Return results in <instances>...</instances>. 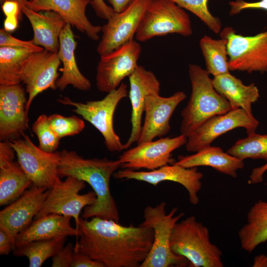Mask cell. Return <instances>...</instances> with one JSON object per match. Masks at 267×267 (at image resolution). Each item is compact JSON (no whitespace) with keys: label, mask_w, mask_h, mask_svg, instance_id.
I'll return each instance as SVG.
<instances>
[{"label":"cell","mask_w":267,"mask_h":267,"mask_svg":"<svg viewBox=\"0 0 267 267\" xmlns=\"http://www.w3.org/2000/svg\"><path fill=\"white\" fill-rule=\"evenodd\" d=\"M74 251L102 264L104 267H140L153 244L150 227L125 226L112 220L80 219Z\"/></svg>","instance_id":"6da1fadb"},{"label":"cell","mask_w":267,"mask_h":267,"mask_svg":"<svg viewBox=\"0 0 267 267\" xmlns=\"http://www.w3.org/2000/svg\"><path fill=\"white\" fill-rule=\"evenodd\" d=\"M58 175L60 178L72 176L87 182L96 195V200L84 209L81 217H93L119 221L117 204L110 189V181L114 173L121 168L119 159L85 158L76 152L63 149L59 152Z\"/></svg>","instance_id":"7a4b0ae2"},{"label":"cell","mask_w":267,"mask_h":267,"mask_svg":"<svg viewBox=\"0 0 267 267\" xmlns=\"http://www.w3.org/2000/svg\"><path fill=\"white\" fill-rule=\"evenodd\" d=\"M188 74L191 93L186 106L181 112L180 132L186 137L210 118L225 114L232 109L228 101L215 89L206 70L190 64Z\"/></svg>","instance_id":"3957f363"},{"label":"cell","mask_w":267,"mask_h":267,"mask_svg":"<svg viewBox=\"0 0 267 267\" xmlns=\"http://www.w3.org/2000/svg\"><path fill=\"white\" fill-rule=\"evenodd\" d=\"M170 247L186 258L192 267H223L222 252L212 243L208 228L194 216L177 222L171 232Z\"/></svg>","instance_id":"277c9868"},{"label":"cell","mask_w":267,"mask_h":267,"mask_svg":"<svg viewBox=\"0 0 267 267\" xmlns=\"http://www.w3.org/2000/svg\"><path fill=\"white\" fill-rule=\"evenodd\" d=\"M166 203L163 201L153 207L148 206L143 211L142 225L151 227L154 231V240L151 249L140 267H185L189 262L183 257L175 255L170 247V239L175 224L185 214L177 216V207L167 214Z\"/></svg>","instance_id":"5b68a950"},{"label":"cell","mask_w":267,"mask_h":267,"mask_svg":"<svg viewBox=\"0 0 267 267\" xmlns=\"http://www.w3.org/2000/svg\"><path fill=\"white\" fill-rule=\"evenodd\" d=\"M127 85L123 83L108 92L101 100L77 102L68 97L57 99L60 104L74 107L73 111L98 130L104 138L105 146L112 152L125 150L120 137L114 129V115L120 101L128 96Z\"/></svg>","instance_id":"8992f818"},{"label":"cell","mask_w":267,"mask_h":267,"mask_svg":"<svg viewBox=\"0 0 267 267\" xmlns=\"http://www.w3.org/2000/svg\"><path fill=\"white\" fill-rule=\"evenodd\" d=\"M170 34L192 35L189 15L171 0H152L137 30L136 39L144 42L156 36Z\"/></svg>","instance_id":"52a82bcc"},{"label":"cell","mask_w":267,"mask_h":267,"mask_svg":"<svg viewBox=\"0 0 267 267\" xmlns=\"http://www.w3.org/2000/svg\"><path fill=\"white\" fill-rule=\"evenodd\" d=\"M227 40L229 71L264 73L267 71V30L253 36L237 34L231 27L221 32Z\"/></svg>","instance_id":"ba28073f"},{"label":"cell","mask_w":267,"mask_h":267,"mask_svg":"<svg viewBox=\"0 0 267 267\" xmlns=\"http://www.w3.org/2000/svg\"><path fill=\"white\" fill-rule=\"evenodd\" d=\"M85 186L84 181L75 177L68 176L64 181L58 177L34 219L49 214L70 216L74 218L79 231L82 210L94 204L97 198L93 191L79 194Z\"/></svg>","instance_id":"9c48e42d"},{"label":"cell","mask_w":267,"mask_h":267,"mask_svg":"<svg viewBox=\"0 0 267 267\" xmlns=\"http://www.w3.org/2000/svg\"><path fill=\"white\" fill-rule=\"evenodd\" d=\"M10 142L19 164L33 184L51 189L59 177V152L49 153L42 150L25 134Z\"/></svg>","instance_id":"30bf717a"},{"label":"cell","mask_w":267,"mask_h":267,"mask_svg":"<svg viewBox=\"0 0 267 267\" xmlns=\"http://www.w3.org/2000/svg\"><path fill=\"white\" fill-rule=\"evenodd\" d=\"M259 122L253 115L241 108L231 109L214 116L200 125L189 135L185 144L189 152H196L209 146L220 135L237 128H243L249 135L255 133Z\"/></svg>","instance_id":"8fae6325"},{"label":"cell","mask_w":267,"mask_h":267,"mask_svg":"<svg viewBox=\"0 0 267 267\" xmlns=\"http://www.w3.org/2000/svg\"><path fill=\"white\" fill-rule=\"evenodd\" d=\"M141 51L140 44L133 40L100 55L96 75L98 90L108 93L117 89L124 79L129 77L136 69Z\"/></svg>","instance_id":"7c38bea8"},{"label":"cell","mask_w":267,"mask_h":267,"mask_svg":"<svg viewBox=\"0 0 267 267\" xmlns=\"http://www.w3.org/2000/svg\"><path fill=\"white\" fill-rule=\"evenodd\" d=\"M187 140V137L180 134L172 138L161 137L137 144L119 156L122 164L120 168L151 171L172 164L175 161L172 158V152L185 144Z\"/></svg>","instance_id":"4fadbf2b"},{"label":"cell","mask_w":267,"mask_h":267,"mask_svg":"<svg viewBox=\"0 0 267 267\" xmlns=\"http://www.w3.org/2000/svg\"><path fill=\"white\" fill-rule=\"evenodd\" d=\"M152 0H136L125 10L115 12L102 26V36L96 50L109 53L133 40L143 16Z\"/></svg>","instance_id":"5bb4252c"},{"label":"cell","mask_w":267,"mask_h":267,"mask_svg":"<svg viewBox=\"0 0 267 267\" xmlns=\"http://www.w3.org/2000/svg\"><path fill=\"white\" fill-rule=\"evenodd\" d=\"M113 177L117 179L144 181L155 186L165 181L178 183L187 190L190 203L196 205L199 202L198 193L202 187L203 174L197 167L187 168L172 164L149 171L122 169L116 171Z\"/></svg>","instance_id":"9a60e30c"},{"label":"cell","mask_w":267,"mask_h":267,"mask_svg":"<svg viewBox=\"0 0 267 267\" xmlns=\"http://www.w3.org/2000/svg\"><path fill=\"white\" fill-rule=\"evenodd\" d=\"M60 63L57 53L45 49L33 52L24 62L20 80L28 94V112L37 95L48 89H57L56 82L59 76L58 69Z\"/></svg>","instance_id":"2e32d148"},{"label":"cell","mask_w":267,"mask_h":267,"mask_svg":"<svg viewBox=\"0 0 267 267\" xmlns=\"http://www.w3.org/2000/svg\"><path fill=\"white\" fill-rule=\"evenodd\" d=\"M26 92L20 83L0 85V141H10L25 135L29 120Z\"/></svg>","instance_id":"e0dca14e"},{"label":"cell","mask_w":267,"mask_h":267,"mask_svg":"<svg viewBox=\"0 0 267 267\" xmlns=\"http://www.w3.org/2000/svg\"><path fill=\"white\" fill-rule=\"evenodd\" d=\"M186 98V94L179 91L169 97L159 93L147 96L144 111L145 119L137 144L153 140L166 135L170 131V119L178 104Z\"/></svg>","instance_id":"ac0fdd59"},{"label":"cell","mask_w":267,"mask_h":267,"mask_svg":"<svg viewBox=\"0 0 267 267\" xmlns=\"http://www.w3.org/2000/svg\"><path fill=\"white\" fill-rule=\"evenodd\" d=\"M50 190L33 184L20 197L0 211V227L17 237L31 223Z\"/></svg>","instance_id":"d6986e66"},{"label":"cell","mask_w":267,"mask_h":267,"mask_svg":"<svg viewBox=\"0 0 267 267\" xmlns=\"http://www.w3.org/2000/svg\"><path fill=\"white\" fill-rule=\"evenodd\" d=\"M129 78V96L132 106V130L127 142L124 144L125 149H128L135 142H137L139 139L147 96L152 93H159L160 90V83L155 74L141 65H137Z\"/></svg>","instance_id":"ffe728a7"},{"label":"cell","mask_w":267,"mask_h":267,"mask_svg":"<svg viewBox=\"0 0 267 267\" xmlns=\"http://www.w3.org/2000/svg\"><path fill=\"white\" fill-rule=\"evenodd\" d=\"M92 0H32L25 6L37 11H53L60 15L71 25L86 34L90 39L97 41L102 26H94L86 16L87 6Z\"/></svg>","instance_id":"44dd1931"},{"label":"cell","mask_w":267,"mask_h":267,"mask_svg":"<svg viewBox=\"0 0 267 267\" xmlns=\"http://www.w3.org/2000/svg\"><path fill=\"white\" fill-rule=\"evenodd\" d=\"M59 49L57 54L63 64L59 69L62 75L56 82V89L64 90L68 86L82 91H88L91 88L90 81L80 72L75 56L77 42L71 29V25L67 23L59 36Z\"/></svg>","instance_id":"7402d4cb"},{"label":"cell","mask_w":267,"mask_h":267,"mask_svg":"<svg viewBox=\"0 0 267 267\" xmlns=\"http://www.w3.org/2000/svg\"><path fill=\"white\" fill-rule=\"evenodd\" d=\"M22 11L33 28L34 43L44 49L57 53L59 36L67 23L65 20L53 11L37 12L24 6Z\"/></svg>","instance_id":"603a6c76"},{"label":"cell","mask_w":267,"mask_h":267,"mask_svg":"<svg viewBox=\"0 0 267 267\" xmlns=\"http://www.w3.org/2000/svg\"><path fill=\"white\" fill-rule=\"evenodd\" d=\"M71 218L70 216L49 214L34 220L17 235L16 247L36 240L60 236H76L77 240L79 231L71 226Z\"/></svg>","instance_id":"cb8c5ba5"},{"label":"cell","mask_w":267,"mask_h":267,"mask_svg":"<svg viewBox=\"0 0 267 267\" xmlns=\"http://www.w3.org/2000/svg\"><path fill=\"white\" fill-rule=\"evenodd\" d=\"M173 164L187 168L211 167L218 172L233 178L237 177V171L244 166L243 160L224 152L219 147L211 145L192 155H180L178 160Z\"/></svg>","instance_id":"d4e9b609"},{"label":"cell","mask_w":267,"mask_h":267,"mask_svg":"<svg viewBox=\"0 0 267 267\" xmlns=\"http://www.w3.org/2000/svg\"><path fill=\"white\" fill-rule=\"evenodd\" d=\"M212 81L216 90L228 101L232 109L241 108L253 114L252 105L260 97L259 89L255 84L245 85L230 73L214 76Z\"/></svg>","instance_id":"484cf974"},{"label":"cell","mask_w":267,"mask_h":267,"mask_svg":"<svg viewBox=\"0 0 267 267\" xmlns=\"http://www.w3.org/2000/svg\"><path fill=\"white\" fill-rule=\"evenodd\" d=\"M238 237L241 248L249 254L267 241V201L259 200L251 207Z\"/></svg>","instance_id":"4316f807"},{"label":"cell","mask_w":267,"mask_h":267,"mask_svg":"<svg viewBox=\"0 0 267 267\" xmlns=\"http://www.w3.org/2000/svg\"><path fill=\"white\" fill-rule=\"evenodd\" d=\"M32 185L18 161L0 167V206L15 201Z\"/></svg>","instance_id":"83f0119b"},{"label":"cell","mask_w":267,"mask_h":267,"mask_svg":"<svg viewBox=\"0 0 267 267\" xmlns=\"http://www.w3.org/2000/svg\"><path fill=\"white\" fill-rule=\"evenodd\" d=\"M35 52L37 51L27 48L0 47V85L20 83V73L23 63Z\"/></svg>","instance_id":"f1b7e54d"},{"label":"cell","mask_w":267,"mask_h":267,"mask_svg":"<svg viewBox=\"0 0 267 267\" xmlns=\"http://www.w3.org/2000/svg\"><path fill=\"white\" fill-rule=\"evenodd\" d=\"M67 236L32 241L16 247L15 256L28 258L30 267H40L49 258L53 257L65 245Z\"/></svg>","instance_id":"f546056e"},{"label":"cell","mask_w":267,"mask_h":267,"mask_svg":"<svg viewBox=\"0 0 267 267\" xmlns=\"http://www.w3.org/2000/svg\"><path fill=\"white\" fill-rule=\"evenodd\" d=\"M227 44L226 39L215 40L208 36H204L200 41L206 70L214 77L229 73Z\"/></svg>","instance_id":"4dcf8cb0"},{"label":"cell","mask_w":267,"mask_h":267,"mask_svg":"<svg viewBox=\"0 0 267 267\" xmlns=\"http://www.w3.org/2000/svg\"><path fill=\"white\" fill-rule=\"evenodd\" d=\"M227 153L241 160L264 159L267 162V134L256 133L237 140Z\"/></svg>","instance_id":"1f68e13d"},{"label":"cell","mask_w":267,"mask_h":267,"mask_svg":"<svg viewBox=\"0 0 267 267\" xmlns=\"http://www.w3.org/2000/svg\"><path fill=\"white\" fill-rule=\"evenodd\" d=\"M32 129L38 137V147L41 149L49 153L55 152L60 139L51 128L48 116L44 114L40 115L33 124Z\"/></svg>","instance_id":"d6a6232c"},{"label":"cell","mask_w":267,"mask_h":267,"mask_svg":"<svg viewBox=\"0 0 267 267\" xmlns=\"http://www.w3.org/2000/svg\"><path fill=\"white\" fill-rule=\"evenodd\" d=\"M178 5L190 11L197 16L215 34L221 30V22L219 18L214 16L207 7L208 0H171Z\"/></svg>","instance_id":"836d02e7"},{"label":"cell","mask_w":267,"mask_h":267,"mask_svg":"<svg viewBox=\"0 0 267 267\" xmlns=\"http://www.w3.org/2000/svg\"><path fill=\"white\" fill-rule=\"evenodd\" d=\"M51 128L60 138L79 134L84 129V121L75 115L65 117L58 114L48 116Z\"/></svg>","instance_id":"e575fe53"},{"label":"cell","mask_w":267,"mask_h":267,"mask_svg":"<svg viewBox=\"0 0 267 267\" xmlns=\"http://www.w3.org/2000/svg\"><path fill=\"white\" fill-rule=\"evenodd\" d=\"M11 46L27 48L36 51H41L44 49L41 46L36 45L33 40L23 41L13 37L10 33L3 28L0 30V47Z\"/></svg>","instance_id":"d590c367"},{"label":"cell","mask_w":267,"mask_h":267,"mask_svg":"<svg viewBox=\"0 0 267 267\" xmlns=\"http://www.w3.org/2000/svg\"><path fill=\"white\" fill-rule=\"evenodd\" d=\"M75 245L70 242L64 246L52 258V267H70Z\"/></svg>","instance_id":"8d00e7d4"},{"label":"cell","mask_w":267,"mask_h":267,"mask_svg":"<svg viewBox=\"0 0 267 267\" xmlns=\"http://www.w3.org/2000/svg\"><path fill=\"white\" fill-rule=\"evenodd\" d=\"M230 7L229 14L231 15L237 14L246 9H262L267 11V0H261L253 2H247L243 0H236L229 2Z\"/></svg>","instance_id":"74e56055"},{"label":"cell","mask_w":267,"mask_h":267,"mask_svg":"<svg viewBox=\"0 0 267 267\" xmlns=\"http://www.w3.org/2000/svg\"><path fill=\"white\" fill-rule=\"evenodd\" d=\"M16 237L5 229L0 227V255H8L15 248Z\"/></svg>","instance_id":"f35d334b"},{"label":"cell","mask_w":267,"mask_h":267,"mask_svg":"<svg viewBox=\"0 0 267 267\" xmlns=\"http://www.w3.org/2000/svg\"><path fill=\"white\" fill-rule=\"evenodd\" d=\"M71 267H104L101 263L94 260L79 252H75L73 255Z\"/></svg>","instance_id":"ab89813d"},{"label":"cell","mask_w":267,"mask_h":267,"mask_svg":"<svg viewBox=\"0 0 267 267\" xmlns=\"http://www.w3.org/2000/svg\"><path fill=\"white\" fill-rule=\"evenodd\" d=\"M15 151L9 140L0 142V167L6 166L14 161Z\"/></svg>","instance_id":"60d3db41"},{"label":"cell","mask_w":267,"mask_h":267,"mask_svg":"<svg viewBox=\"0 0 267 267\" xmlns=\"http://www.w3.org/2000/svg\"><path fill=\"white\" fill-rule=\"evenodd\" d=\"M1 2V8L5 17H16L22 19V11L19 3L12 0H5Z\"/></svg>","instance_id":"b9f144b4"},{"label":"cell","mask_w":267,"mask_h":267,"mask_svg":"<svg viewBox=\"0 0 267 267\" xmlns=\"http://www.w3.org/2000/svg\"><path fill=\"white\" fill-rule=\"evenodd\" d=\"M90 4L100 18L108 20L114 13L113 9L107 5L104 0H92Z\"/></svg>","instance_id":"7bdbcfd3"},{"label":"cell","mask_w":267,"mask_h":267,"mask_svg":"<svg viewBox=\"0 0 267 267\" xmlns=\"http://www.w3.org/2000/svg\"><path fill=\"white\" fill-rule=\"evenodd\" d=\"M267 171V162L261 166L253 169L250 176V182L252 184L261 182L263 180V176Z\"/></svg>","instance_id":"ee69618b"},{"label":"cell","mask_w":267,"mask_h":267,"mask_svg":"<svg viewBox=\"0 0 267 267\" xmlns=\"http://www.w3.org/2000/svg\"><path fill=\"white\" fill-rule=\"evenodd\" d=\"M136 0H107L115 12H121L132 4Z\"/></svg>","instance_id":"f6af8a7d"},{"label":"cell","mask_w":267,"mask_h":267,"mask_svg":"<svg viewBox=\"0 0 267 267\" xmlns=\"http://www.w3.org/2000/svg\"><path fill=\"white\" fill-rule=\"evenodd\" d=\"M19 20L16 17H5L3 22V29L8 33L13 32L18 28Z\"/></svg>","instance_id":"bcb514c9"},{"label":"cell","mask_w":267,"mask_h":267,"mask_svg":"<svg viewBox=\"0 0 267 267\" xmlns=\"http://www.w3.org/2000/svg\"><path fill=\"white\" fill-rule=\"evenodd\" d=\"M3 0H0V1H3ZM14 0L17 2L19 3L21 8L22 10V8L24 6H25L26 3L29 1H31L32 0Z\"/></svg>","instance_id":"7dc6e473"}]
</instances>
